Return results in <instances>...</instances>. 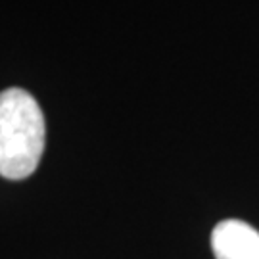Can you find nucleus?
Segmentation results:
<instances>
[{
	"instance_id": "nucleus-1",
	"label": "nucleus",
	"mask_w": 259,
	"mask_h": 259,
	"mask_svg": "<svg viewBox=\"0 0 259 259\" xmlns=\"http://www.w3.org/2000/svg\"><path fill=\"white\" fill-rule=\"evenodd\" d=\"M45 150V117L21 89L0 93V175L19 181L37 169Z\"/></svg>"
},
{
	"instance_id": "nucleus-2",
	"label": "nucleus",
	"mask_w": 259,
	"mask_h": 259,
	"mask_svg": "<svg viewBox=\"0 0 259 259\" xmlns=\"http://www.w3.org/2000/svg\"><path fill=\"white\" fill-rule=\"evenodd\" d=\"M217 259H259V232L238 219L221 221L211 234Z\"/></svg>"
}]
</instances>
